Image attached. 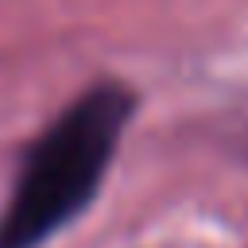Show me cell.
<instances>
[{
  "label": "cell",
  "instance_id": "cell-1",
  "mask_svg": "<svg viewBox=\"0 0 248 248\" xmlns=\"http://www.w3.org/2000/svg\"><path fill=\"white\" fill-rule=\"evenodd\" d=\"M136 112L132 89L97 81L35 140L0 213V248H43L101 190L120 136Z\"/></svg>",
  "mask_w": 248,
  "mask_h": 248
}]
</instances>
